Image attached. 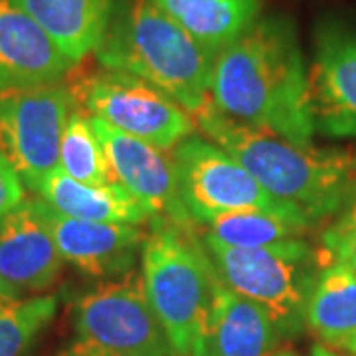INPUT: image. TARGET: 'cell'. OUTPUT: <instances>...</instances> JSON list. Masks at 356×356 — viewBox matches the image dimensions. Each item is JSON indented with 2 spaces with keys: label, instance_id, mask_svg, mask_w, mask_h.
<instances>
[{
  "label": "cell",
  "instance_id": "1",
  "mask_svg": "<svg viewBox=\"0 0 356 356\" xmlns=\"http://www.w3.org/2000/svg\"><path fill=\"white\" fill-rule=\"evenodd\" d=\"M210 105L226 119L311 145L309 77L297 30L281 14L259 16L214 58Z\"/></svg>",
  "mask_w": 356,
  "mask_h": 356
},
{
  "label": "cell",
  "instance_id": "2",
  "mask_svg": "<svg viewBox=\"0 0 356 356\" xmlns=\"http://www.w3.org/2000/svg\"><path fill=\"white\" fill-rule=\"evenodd\" d=\"M204 137L216 143L277 202L315 226L341 212L356 192V154L297 145L245 127L204 105L194 115Z\"/></svg>",
  "mask_w": 356,
  "mask_h": 356
},
{
  "label": "cell",
  "instance_id": "3",
  "mask_svg": "<svg viewBox=\"0 0 356 356\" xmlns=\"http://www.w3.org/2000/svg\"><path fill=\"white\" fill-rule=\"evenodd\" d=\"M93 54L103 70L149 81L192 117L210 102L218 51L192 38L151 0H117Z\"/></svg>",
  "mask_w": 356,
  "mask_h": 356
},
{
  "label": "cell",
  "instance_id": "4",
  "mask_svg": "<svg viewBox=\"0 0 356 356\" xmlns=\"http://www.w3.org/2000/svg\"><path fill=\"white\" fill-rule=\"evenodd\" d=\"M147 299L180 356H198L210 317L218 275L194 229L151 220L140 252Z\"/></svg>",
  "mask_w": 356,
  "mask_h": 356
},
{
  "label": "cell",
  "instance_id": "5",
  "mask_svg": "<svg viewBox=\"0 0 356 356\" xmlns=\"http://www.w3.org/2000/svg\"><path fill=\"white\" fill-rule=\"evenodd\" d=\"M218 280L266 309L283 337L305 325L307 303L318 273L317 254L307 242L289 248L243 250L200 238Z\"/></svg>",
  "mask_w": 356,
  "mask_h": 356
},
{
  "label": "cell",
  "instance_id": "6",
  "mask_svg": "<svg viewBox=\"0 0 356 356\" xmlns=\"http://www.w3.org/2000/svg\"><path fill=\"white\" fill-rule=\"evenodd\" d=\"M76 105L119 133L172 151L194 133V117L140 77L99 70L70 83Z\"/></svg>",
  "mask_w": 356,
  "mask_h": 356
},
{
  "label": "cell",
  "instance_id": "7",
  "mask_svg": "<svg viewBox=\"0 0 356 356\" xmlns=\"http://www.w3.org/2000/svg\"><path fill=\"white\" fill-rule=\"evenodd\" d=\"M76 107L64 81L0 93V151L24 188L34 192L58 170L65 123Z\"/></svg>",
  "mask_w": 356,
  "mask_h": 356
},
{
  "label": "cell",
  "instance_id": "8",
  "mask_svg": "<svg viewBox=\"0 0 356 356\" xmlns=\"http://www.w3.org/2000/svg\"><path fill=\"white\" fill-rule=\"evenodd\" d=\"M172 161L177 166L180 198L194 226H206L214 218L242 210L275 212L305 222L269 196L236 159L206 137L192 133L180 140L172 149Z\"/></svg>",
  "mask_w": 356,
  "mask_h": 356
},
{
  "label": "cell",
  "instance_id": "9",
  "mask_svg": "<svg viewBox=\"0 0 356 356\" xmlns=\"http://www.w3.org/2000/svg\"><path fill=\"white\" fill-rule=\"evenodd\" d=\"M72 317L79 341L115 356H180L154 315L137 271L83 293Z\"/></svg>",
  "mask_w": 356,
  "mask_h": 356
},
{
  "label": "cell",
  "instance_id": "10",
  "mask_svg": "<svg viewBox=\"0 0 356 356\" xmlns=\"http://www.w3.org/2000/svg\"><path fill=\"white\" fill-rule=\"evenodd\" d=\"M315 131L356 139V30L325 18L313 32V64L307 70Z\"/></svg>",
  "mask_w": 356,
  "mask_h": 356
},
{
  "label": "cell",
  "instance_id": "11",
  "mask_svg": "<svg viewBox=\"0 0 356 356\" xmlns=\"http://www.w3.org/2000/svg\"><path fill=\"white\" fill-rule=\"evenodd\" d=\"M93 119V117H91ZM111 178L151 214L186 229H194L191 214L180 198L177 166L172 154L151 143L119 133L99 119H93Z\"/></svg>",
  "mask_w": 356,
  "mask_h": 356
},
{
  "label": "cell",
  "instance_id": "12",
  "mask_svg": "<svg viewBox=\"0 0 356 356\" xmlns=\"http://www.w3.org/2000/svg\"><path fill=\"white\" fill-rule=\"evenodd\" d=\"M64 264L36 198L24 200L0 222V295L46 291Z\"/></svg>",
  "mask_w": 356,
  "mask_h": 356
},
{
  "label": "cell",
  "instance_id": "13",
  "mask_svg": "<svg viewBox=\"0 0 356 356\" xmlns=\"http://www.w3.org/2000/svg\"><path fill=\"white\" fill-rule=\"evenodd\" d=\"M36 200L64 261L89 277L115 280L133 271L147 240V232L140 226L67 218L51 210L38 196Z\"/></svg>",
  "mask_w": 356,
  "mask_h": 356
},
{
  "label": "cell",
  "instance_id": "14",
  "mask_svg": "<svg viewBox=\"0 0 356 356\" xmlns=\"http://www.w3.org/2000/svg\"><path fill=\"white\" fill-rule=\"evenodd\" d=\"M74 67L16 0H0V93L62 83Z\"/></svg>",
  "mask_w": 356,
  "mask_h": 356
},
{
  "label": "cell",
  "instance_id": "15",
  "mask_svg": "<svg viewBox=\"0 0 356 356\" xmlns=\"http://www.w3.org/2000/svg\"><path fill=\"white\" fill-rule=\"evenodd\" d=\"M283 339L266 309L218 280L198 356H271Z\"/></svg>",
  "mask_w": 356,
  "mask_h": 356
},
{
  "label": "cell",
  "instance_id": "16",
  "mask_svg": "<svg viewBox=\"0 0 356 356\" xmlns=\"http://www.w3.org/2000/svg\"><path fill=\"white\" fill-rule=\"evenodd\" d=\"M42 202L67 218L91 222H119L140 226L151 214L119 184H88L64 175L60 168L44 178L34 191Z\"/></svg>",
  "mask_w": 356,
  "mask_h": 356
},
{
  "label": "cell",
  "instance_id": "17",
  "mask_svg": "<svg viewBox=\"0 0 356 356\" xmlns=\"http://www.w3.org/2000/svg\"><path fill=\"white\" fill-rule=\"evenodd\" d=\"M72 62L95 51L117 0H16Z\"/></svg>",
  "mask_w": 356,
  "mask_h": 356
},
{
  "label": "cell",
  "instance_id": "18",
  "mask_svg": "<svg viewBox=\"0 0 356 356\" xmlns=\"http://www.w3.org/2000/svg\"><path fill=\"white\" fill-rule=\"evenodd\" d=\"M305 325L331 348L353 350L356 343V273L331 264L318 269L307 303Z\"/></svg>",
  "mask_w": 356,
  "mask_h": 356
},
{
  "label": "cell",
  "instance_id": "19",
  "mask_svg": "<svg viewBox=\"0 0 356 356\" xmlns=\"http://www.w3.org/2000/svg\"><path fill=\"white\" fill-rule=\"evenodd\" d=\"M192 38L218 51L261 16L264 0H151Z\"/></svg>",
  "mask_w": 356,
  "mask_h": 356
},
{
  "label": "cell",
  "instance_id": "20",
  "mask_svg": "<svg viewBox=\"0 0 356 356\" xmlns=\"http://www.w3.org/2000/svg\"><path fill=\"white\" fill-rule=\"evenodd\" d=\"M204 228V238H210L229 248L271 250L305 242V234L311 226H307L301 220L281 216L275 212L242 210L214 218Z\"/></svg>",
  "mask_w": 356,
  "mask_h": 356
},
{
  "label": "cell",
  "instance_id": "21",
  "mask_svg": "<svg viewBox=\"0 0 356 356\" xmlns=\"http://www.w3.org/2000/svg\"><path fill=\"white\" fill-rule=\"evenodd\" d=\"M58 168L79 182H88V184L113 182L93 119L79 107L70 113V119L65 123Z\"/></svg>",
  "mask_w": 356,
  "mask_h": 356
},
{
  "label": "cell",
  "instance_id": "22",
  "mask_svg": "<svg viewBox=\"0 0 356 356\" xmlns=\"http://www.w3.org/2000/svg\"><path fill=\"white\" fill-rule=\"evenodd\" d=\"M58 301L54 295H0V356H22L51 323Z\"/></svg>",
  "mask_w": 356,
  "mask_h": 356
},
{
  "label": "cell",
  "instance_id": "23",
  "mask_svg": "<svg viewBox=\"0 0 356 356\" xmlns=\"http://www.w3.org/2000/svg\"><path fill=\"white\" fill-rule=\"evenodd\" d=\"M317 254L318 269L331 264L348 267L356 273V192L332 216L329 228L323 232Z\"/></svg>",
  "mask_w": 356,
  "mask_h": 356
},
{
  "label": "cell",
  "instance_id": "24",
  "mask_svg": "<svg viewBox=\"0 0 356 356\" xmlns=\"http://www.w3.org/2000/svg\"><path fill=\"white\" fill-rule=\"evenodd\" d=\"M26 200L24 184L0 151V222Z\"/></svg>",
  "mask_w": 356,
  "mask_h": 356
},
{
  "label": "cell",
  "instance_id": "25",
  "mask_svg": "<svg viewBox=\"0 0 356 356\" xmlns=\"http://www.w3.org/2000/svg\"><path fill=\"white\" fill-rule=\"evenodd\" d=\"M56 356H115V355H111L109 350H105V348L97 346V344L86 343V341H77V343H74L72 346H67L65 350L58 353Z\"/></svg>",
  "mask_w": 356,
  "mask_h": 356
},
{
  "label": "cell",
  "instance_id": "26",
  "mask_svg": "<svg viewBox=\"0 0 356 356\" xmlns=\"http://www.w3.org/2000/svg\"><path fill=\"white\" fill-rule=\"evenodd\" d=\"M311 356H339V355H334L332 350H327L325 346H315V348H313V353H311Z\"/></svg>",
  "mask_w": 356,
  "mask_h": 356
},
{
  "label": "cell",
  "instance_id": "27",
  "mask_svg": "<svg viewBox=\"0 0 356 356\" xmlns=\"http://www.w3.org/2000/svg\"><path fill=\"white\" fill-rule=\"evenodd\" d=\"M271 356H295L291 353V350H277L275 355H271Z\"/></svg>",
  "mask_w": 356,
  "mask_h": 356
},
{
  "label": "cell",
  "instance_id": "28",
  "mask_svg": "<svg viewBox=\"0 0 356 356\" xmlns=\"http://www.w3.org/2000/svg\"><path fill=\"white\" fill-rule=\"evenodd\" d=\"M350 353H355L356 355V343H355V346H353V350H350Z\"/></svg>",
  "mask_w": 356,
  "mask_h": 356
},
{
  "label": "cell",
  "instance_id": "29",
  "mask_svg": "<svg viewBox=\"0 0 356 356\" xmlns=\"http://www.w3.org/2000/svg\"><path fill=\"white\" fill-rule=\"evenodd\" d=\"M355 356H356V355H355Z\"/></svg>",
  "mask_w": 356,
  "mask_h": 356
}]
</instances>
